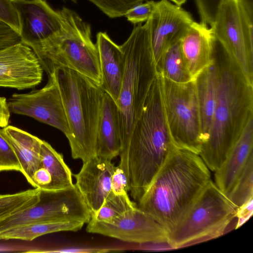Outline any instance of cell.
I'll return each instance as SVG.
<instances>
[{
	"label": "cell",
	"instance_id": "6da1fadb",
	"mask_svg": "<svg viewBox=\"0 0 253 253\" xmlns=\"http://www.w3.org/2000/svg\"><path fill=\"white\" fill-rule=\"evenodd\" d=\"M211 180L210 170L199 154L172 145L137 206L169 233Z\"/></svg>",
	"mask_w": 253,
	"mask_h": 253
},
{
	"label": "cell",
	"instance_id": "7a4b0ae2",
	"mask_svg": "<svg viewBox=\"0 0 253 253\" xmlns=\"http://www.w3.org/2000/svg\"><path fill=\"white\" fill-rule=\"evenodd\" d=\"M214 57L219 75L217 100L208 139L199 154L212 171L225 161L253 115V84L217 41Z\"/></svg>",
	"mask_w": 253,
	"mask_h": 253
},
{
	"label": "cell",
	"instance_id": "3957f363",
	"mask_svg": "<svg viewBox=\"0 0 253 253\" xmlns=\"http://www.w3.org/2000/svg\"><path fill=\"white\" fill-rule=\"evenodd\" d=\"M172 145L165 111L161 75L157 74L133 127L119 166L127 172L130 193L137 203L164 162Z\"/></svg>",
	"mask_w": 253,
	"mask_h": 253
},
{
	"label": "cell",
	"instance_id": "277c9868",
	"mask_svg": "<svg viewBox=\"0 0 253 253\" xmlns=\"http://www.w3.org/2000/svg\"><path fill=\"white\" fill-rule=\"evenodd\" d=\"M51 75L61 96L72 158L84 163L97 157L96 134L103 89L88 78L67 68H58Z\"/></svg>",
	"mask_w": 253,
	"mask_h": 253
},
{
	"label": "cell",
	"instance_id": "5b68a950",
	"mask_svg": "<svg viewBox=\"0 0 253 253\" xmlns=\"http://www.w3.org/2000/svg\"><path fill=\"white\" fill-rule=\"evenodd\" d=\"M125 70L118 106L121 126L122 150H126L135 122L142 111L150 86L157 72L151 47L149 22L134 26L121 45Z\"/></svg>",
	"mask_w": 253,
	"mask_h": 253
},
{
	"label": "cell",
	"instance_id": "8992f818",
	"mask_svg": "<svg viewBox=\"0 0 253 253\" xmlns=\"http://www.w3.org/2000/svg\"><path fill=\"white\" fill-rule=\"evenodd\" d=\"M63 28L59 35L36 54L48 76L59 67L73 70L101 87L98 50L91 27L74 11L63 7Z\"/></svg>",
	"mask_w": 253,
	"mask_h": 253
},
{
	"label": "cell",
	"instance_id": "52a82bcc",
	"mask_svg": "<svg viewBox=\"0 0 253 253\" xmlns=\"http://www.w3.org/2000/svg\"><path fill=\"white\" fill-rule=\"evenodd\" d=\"M237 209L211 180L169 233V244L178 249L221 236L236 218Z\"/></svg>",
	"mask_w": 253,
	"mask_h": 253
},
{
	"label": "cell",
	"instance_id": "ba28073f",
	"mask_svg": "<svg viewBox=\"0 0 253 253\" xmlns=\"http://www.w3.org/2000/svg\"><path fill=\"white\" fill-rule=\"evenodd\" d=\"M252 0H221L211 26L216 41L253 84Z\"/></svg>",
	"mask_w": 253,
	"mask_h": 253
},
{
	"label": "cell",
	"instance_id": "9c48e42d",
	"mask_svg": "<svg viewBox=\"0 0 253 253\" xmlns=\"http://www.w3.org/2000/svg\"><path fill=\"white\" fill-rule=\"evenodd\" d=\"M161 77L165 111L172 144L199 155L203 142L194 80L177 83L162 75Z\"/></svg>",
	"mask_w": 253,
	"mask_h": 253
},
{
	"label": "cell",
	"instance_id": "30bf717a",
	"mask_svg": "<svg viewBox=\"0 0 253 253\" xmlns=\"http://www.w3.org/2000/svg\"><path fill=\"white\" fill-rule=\"evenodd\" d=\"M84 204L76 188L55 191H42L40 201L19 213L0 219V232L34 223L79 221Z\"/></svg>",
	"mask_w": 253,
	"mask_h": 253
},
{
	"label": "cell",
	"instance_id": "8fae6325",
	"mask_svg": "<svg viewBox=\"0 0 253 253\" xmlns=\"http://www.w3.org/2000/svg\"><path fill=\"white\" fill-rule=\"evenodd\" d=\"M16 10L21 42L37 54L52 42L63 28L60 10L45 0H12Z\"/></svg>",
	"mask_w": 253,
	"mask_h": 253
},
{
	"label": "cell",
	"instance_id": "7c38bea8",
	"mask_svg": "<svg viewBox=\"0 0 253 253\" xmlns=\"http://www.w3.org/2000/svg\"><path fill=\"white\" fill-rule=\"evenodd\" d=\"M87 224L86 230L89 233L101 234L124 242L169 245V232L167 229L137 206L111 222L90 219Z\"/></svg>",
	"mask_w": 253,
	"mask_h": 253
},
{
	"label": "cell",
	"instance_id": "4fadbf2b",
	"mask_svg": "<svg viewBox=\"0 0 253 253\" xmlns=\"http://www.w3.org/2000/svg\"><path fill=\"white\" fill-rule=\"evenodd\" d=\"M7 102L10 112L32 117L67 136L69 128L61 96L52 75L42 88L26 93H14Z\"/></svg>",
	"mask_w": 253,
	"mask_h": 253
},
{
	"label": "cell",
	"instance_id": "5bb4252c",
	"mask_svg": "<svg viewBox=\"0 0 253 253\" xmlns=\"http://www.w3.org/2000/svg\"><path fill=\"white\" fill-rule=\"evenodd\" d=\"M43 69L33 50L22 42L0 49V86L18 90L40 84Z\"/></svg>",
	"mask_w": 253,
	"mask_h": 253
},
{
	"label": "cell",
	"instance_id": "9a60e30c",
	"mask_svg": "<svg viewBox=\"0 0 253 253\" xmlns=\"http://www.w3.org/2000/svg\"><path fill=\"white\" fill-rule=\"evenodd\" d=\"M148 20L155 65L165 50L180 41L194 21L189 12L169 0L157 1L154 11Z\"/></svg>",
	"mask_w": 253,
	"mask_h": 253
},
{
	"label": "cell",
	"instance_id": "2e32d148",
	"mask_svg": "<svg viewBox=\"0 0 253 253\" xmlns=\"http://www.w3.org/2000/svg\"><path fill=\"white\" fill-rule=\"evenodd\" d=\"M116 167L112 161L95 157L84 163L74 175L77 188L91 213H96L111 191Z\"/></svg>",
	"mask_w": 253,
	"mask_h": 253
},
{
	"label": "cell",
	"instance_id": "e0dca14e",
	"mask_svg": "<svg viewBox=\"0 0 253 253\" xmlns=\"http://www.w3.org/2000/svg\"><path fill=\"white\" fill-rule=\"evenodd\" d=\"M216 41L211 27L195 21L181 40L183 57L193 80L213 61Z\"/></svg>",
	"mask_w": 253,
	"mask_h": 253
},
{
	"label": "cell",
	"instance_id": "ac0fdd59",
	"mask_svg": "<svg viewBox=\"0 0 253 253\" xmlns=\"http://www.w3.org/2000/svg\"><path fill=\"white\" fill-rule=\"evenodd\" d=\"M95 148L97 157L111 161L119 156L122 150L119 109L116 102L104 90L97 126Z\"/></svg>",
	"mask_w": 253,
	"mask_h": 253
},
{
	"label": "cell",
	"instance_id": "d6986e66",
	"mask_svg": "<svg viewBox=\"0 0 253 253\" xmlns=\"http://www.w3.org/2000/svg\"><path fill=\"white\" fill-rule=\"evenodd\" d=\"M253 115L247 120L227 158L214 173L215 184L226 195L231 190L253 155Z\"/></svg>",
	"mask_w": 253,
	"mask_h": 253
},
{
	"label": "cell",
	"instance_id": "ffe728a7",
	"mask_svg": "<svg viewBox=\"0 0 253 253\" xmlns=\"http://www.w3.org/2000/svg\"><path fill=\"white\" fill-rule=\"evenodd\" d=\"M95 44L101 75V87L117 102L125 70L123 51L106 32L97 33Z\"/></svg>",
	"mask_w": 253,
	"mask_h": 253
},
{
	"label": "cell",
	"instance_id": "44dd1931",
	"mask_svg": "<svg viewBox=\"0 0 253 253\" xmlns=\"http://www.w3.org/2000/svg\"><path fill=\"white\" fill-rule=\"evenodd\" d=\"M193 80L199 108L203 145L208 139L217 100L219 75L214 57L212 62L202 71Z\"/></svg>",
	"mask_w": 253,
	"mask_h": 253
},
{
	"label": "cell",
	"instance_id": "7402d4cb",
	"mask_svg": "<svg viewBox=\"0 0 253 253\" xmlns=\"http://www.w3.org/2000/svg\"><path fill=\"white\" fill-rule=\"evenodd\" d=\"M0 132L12 147L19 162L21 172L34 187L33 176L41 165L40 153L42 140L11 126L0 129Z\"/></svg>",
	"mask_w": 253,
	"mask_h": 253
},
{
	"label": "cell",
	"instance_id": "603a6c76",
	"mask_svg": "<svg viewBox=\"0 0 253 253\" xmlns=\"http://www.w3.org/2000/svg\"><path fill=\"white\" fill-rule=\"evenodd\" d=\"M40 156V166L47 170L51 179L50 191L69 189L75 186L71 171L64 162L62 155L44 140L41 145Z\"/></svg>",
	"mask_w": 253,
	"mask_h": 253
},
{
	"label": "cell",
	"instance_id": "cb8c5ba5",
	"mask_svg": "<svg viewBox=\"0 0 253 253\" xmlns=\"http://www.w3.org/2000/svg\"><path fill=\"white\" fill-rule=\"evenodd\" d=\"M84 223L77 221H46L34 223L0 232V240L32 241L41 236L61 231L76 232Z\"/></svg>",
	"mask_w": 253,
	"mask_h": 253
},
{
	"label": "cell",
	"instance_id": "d4e9b609",
	"mask_svg": "<svg viewBox=\"0 0 253 253\" xmlns=\"http://www.w3.org/2000/svg\"><path fill=\"white\" fill-rule=\"evenodd\" d=\"M181 41V40H180ZM180 41L168 47L156 64L157 72L177 83L193 80L187 68L180 46Z\"/></svg>",
	"mask_w": 253,
	"mask_h": 253
},
{
	"label": "cell",
	"instance_id": "484cf974",
	"mask_svg": "<svg viewBox=\"0 0 253 253\" xmlns=\"http://www.w3.org/2000/svg\"><path fill=\"white\" fill-rule=\"evenodd\" d=\"M42 190L36 188L14 194L0 195V219L19 213L41 200Z\"/></svg>",
	"mask_w": 253,
	"mask_h": 253
},
{
	"label": "cell",
	"instance_id": "4316f807",
	"mask_svg": "<svg viewBox=\"0 0 253 253\" xmlns=\"http://www.w3.org/2000/svg\"><path fill=\"white\" fill-rule=\"evenodd\" d=\"M136 206L137 204L130 200L128 193L116 194L111 191L100 209L91 214L90 219L109 222Z\"/></svg>",
	"mask_w": 253,
	"mask_h": 253
},
{
	"label": "cell",
	"instance_id": "83f0119b",
	"mask_svg": "<svg viewBox=\"0 0 253 253\" xmlns=\"http://www.w3.org/2000/svg\"><path fill=\"white\" fill-rule=\"evenodd\" d=\"M226 196L237 208L253 198V155Z\"/></svg>",
	"mask_w": 253,
	"mask_h": 253
},
{
	"label": "cell",
	"instance_id": "f1b7e54d",
	"mask_svg": "<svg viewBox=\"0 0 253 253\" xmlns=\"http://www.w3.org/2000/svg\"><path fill=\"white\" fill-rule=\"evenodd\" d=\"M110 18L125 16L134 6L146 0H88Z\"/></svg>",
	"mask_w": 253,
	"mask_h": 253
},
{
	"label": "cell",
	"instance_id": "f546056e",
	"mask_svg": "<svg viewBox=\"0 0 253 253\" xmlns=\"http://www.w3.org/2000/svg\"><path fill=\"white\" fill-rule=\"evenodd\" d=\"M21 171L17 157L10 144L0 132V171Z\"/></svg>",
	"mask_w": 253,
	"mask_h": 253
},
{
	"label": "cell",
	"instance_id": "4dcf8cb0",
	"mask_svg": "<svg viewBox=\"0 0 253 253\" xmlns=\"http://www.w3.org/2000/svg\"><path fill=\"white\" fill-rule=\"evenodd\" d=\"M157 1L148 0L138 4L129 9L125 16L131 23L136 24L146 22L152 16Z\"/></svg>",
	"mask_w": 253,
	"mask_h": 253
},
{
	"label": "cell",
	"instance_id": "1f68e13d",
	"mask_svg": "<svg viewBox=\"0 0 253 253\" xmlns=\"http://www.w3.org/2000/svg\"><path fill=\"white\" fill-rule=\"evenodd\" d=\"M221 0H195L198 8L201 22L211 25Z\"/></svg>",
	"mask_w": 253,
	"mask_h": 253
},
{
	"label": "cell",
	"instance_id": "d6a6232c",
	"mask_svg": "<svg viewBox=\"0 0 253 253\" xmlns=\"http://www.w3.org/2000/svg\"><path fill=\"white\" fill-rule=\"evenodd\" d=\"M0 21L19 33L18 18L12 0H0Z\"/></svg>",
	"mask_w": 253,
	"mask_h": 253
},
{
	"label": "cell",
	"instance_id": "836d02e7",
	"mask_svg": "<svg viewBox=\"0 0 253 253\" xmlns=\"http://www.w3.org/2000/svg\"><path fill=\"white\" fill-rule=\"evenodd\" d=\"M111 191L116 194L128 193L130 182L126 171L120 166L116 167L112 177Z\"/></svg>",
	"mask_w": 253,
	"mask_h": 253
},
{
	"label": "cell",
	"instance_id": "e575fe53",
	"mask_svg": "<svg viewBox=\"0 0 253 253\" xmlns=\"http://www.w3.org/2000/svg\"><path fill=\"white\" fill-rule=\"evenodd\" d=\"M253 198L241 207L238 208L237 210L236 217L237 218V222L235 229H237L246 222L253 214Z\"/></svg>",
	"mask_w": 253,
	"mask_h": 253
},
{
	"label": "cell",
	"instance_id": "d590c367",
	"mask_svg": "<svg viewBox=\"0 0 253 253\" xmlns=\"http://www.w3.org/2000/svg\"><path fill=\"white\" fill-rule=\"evenodd\" d=\"M10 113L6 98L0 96V127L3 128L8 126Z\"/></svg>",
	"mask_w": 253,
	"mask_h": 253
},
{
	"label": "cell",
	"instance_id": "8d00e7d4",
	"mask_svg": "<svg viewBox=\"0 0 253 253\" xmlns=\"http://www.w3.org/2000/svg\"><path fill=\"white\" fill-rule=\"evenodd\" d=\"M173 2H174L175 4L181 6L182 4H183L185 2L187 1V0H171Z\"/></svg>",
	"mask_w": 253,
	"mask_h": 253
},
{
	"label": "cell",
	"instance_id": "74e56055",
	"mask_svg": "<svg viewBox=\"0 0 253 253\" xmlns=\"http://www.w3.org/2000/svg\"><path fill=\"white\" fill-rule=\"evenodd\" d=\"M71 1H72V2H74V3H76L77 2V0H70Z\"/></svg>",
	"mask_w": 253,
	"mask_h": 253
}]
</instances>
